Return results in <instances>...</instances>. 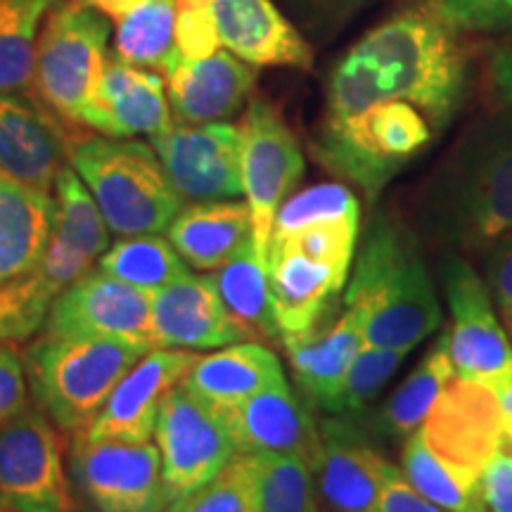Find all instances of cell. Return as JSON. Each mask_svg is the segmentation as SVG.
<instances>
[{"label":"cell","mask_w":512,"mask_h":512,"mask_svg":"<svg viewBox=\"0 0 512 512\" xmlns=\"http://www.w3.org/2000/svg\"><path fill=\"white\" fill-rule=\"evenodd\" d=\"M470 46L437 0H408L366 31L332 64L323 121L380 105L411 102L444 131L472 86Z\"/></svg>","instance_id":"1"},{"label":"cell","mask_w":512,"mask_h":512,"mask_svg":"<svg viewBox=\"0 0 512 512\" xmlns=\"http://www.w3.org/2000/svg\"><path fill=\"white\" fill-rule=\"evenodd\" d=\"M432 238L456 252H489L512 230V112L460 136L425 195Z\"/></svg>","instance_id":"2"},{"label":"cell","mask_w":512,"mask_h":512,"mask_svg":"<svg viewBox=\"0 0 512 512\" xmlns=\"http://www.w3.org/2000/svg\"><path fill=\"white\" fill-rule=\"evenodd\" d=\"M344 309L361 320L363 342L413 351L444 323L432 275L415 235L387 216L370 223Z\"/></svg>","instance_id":"3"},{"label":"cell","mask_w":512,"mask_h":512,"mask_svg":"<svg viewBox=\"0 0 512 512\" xmlns=\"http://www.w3.org/2000/svg\"><path fill=\"white\" fill-rule=\"evenodd\" d=\"M22 354L38 408L62 434H79L147 351L117 339L43 335Z\"/></svg>","instance_id":"4"},{"label":"cell","mask_w":512,"mask_h":512,"mask_svg":"<svg viewBox=\"0 0 512 512\" xmlns=\"http://www.w3.org/2000/svg\"><path fill=\"white\" fill-rule=\"evenodd\" d=\"M69 162L121 238L169 228L183 209L155 147L131 138L88 136L76 140Z\"/></svg>","instance_id":"5"},{"label":"cell","mask_w":512,"mask_h":512,"mask_svg":"<svg viewBox=\"0 0 512 512\" xmlns=\"http://www.w3.org/2000/svg\"><path fill=\"white\" fill-rule=\"evenodd\" d=\"M439 133L432 119L411 102H380L356 117L320 121L313 155L325 169L375 200Z\"/></svg>","instance_id":"6"},{"label":"cell","mask_w":512,"mask_h":512,"mask_svg":"<svg viewBox=\"0 0 512 512\" xmlns=\"http://www.w3.org/2000/svg\"><path fill=\"white\" fill-rule=\"evenodd\" d=\"M110 17L76 0L50 12L38 36L34 91L50 112L81 124L107 67Z\"/></svg>","instance_id":"7"},{"label":"cell","mask_w":512,"mask_h":512,"mask_svg":"<svg viewBox=\"0 0 512 512\" xmlns=\"http://www.w3.org/2000/svg\"><path fill=\"white\" fill-rule=\"evenodd\" d=\"M439 278L451 311V330L444 332V342L456 373L498 392L512 380V344L496 316L484 275L460 254H446L439 261Z\"/></svg>","instance_id":"8"},{"label":"cell","mask_w":512,"mask_h":512,"mask_svg":"<svg viewBox=\"0 0 512 512\" xmlns=\"http://www.w3.org/2000/svg\"><path fill=\"white\" fill-rule=\"evenodd\" d=\"M155 439L162 456L166 503L174 505L221 475L238 448L219 413L192 396L183 384L164 396Z\"/></svg>","instance_id":"9"},{"label":"cell","mask_w":512,"mask_h":512,"mask_svg":"<svg viewBox=\"0 0 512 512\" xmlns=\"http://www.w3.org/2000/svg\"><path fill=\"white\" fill-rule=\"evenodd\" d=\"M242 133V188L252 211L254 247L268 261L273 221L283 202L304 178V155L271 102L254 98L240 121Z\"/></svg>","instance_id":"10"},{"label":"cell","mask_w":512,"mask_h":512,"mask_svg":"<svg viewBox=\"0 0 512 512\" xmlns=\"http://www.w3.org/2000/svg\"><path fill=\"white\" fill-rule=\"evenodd\" d=\"M72 479L93 512H166L162 456L150 441L72 439Z\"/></svg>","instance_id":"11"},{"label":"cell","mask_w":512,"mask_h":512,"mask_svg":"<svg viewBox=\"0 0 512 512\" xmlns=\"http://www.w3.org/2000/svg\"><path fill=\"white\" fill-rule=\"evenodd\" d=\"M0 508L72 512L60 434L41 408H27L0 427Z\"/></svg>","instance_id":"12"},{"label":"cell","mask_w":512,"mask_h":512,"mask_svg":"<svg viewBox=\"0 0 512 512\" xmlns=\"http://www.w3.org/2000/svg\"><path fill=\"white\" fill-rule=\"evenodd\" d=\"M150 145L183 202H219L245 195L240 126L228 121H181L150 138Z\"/></svg>","instance_id":"13"},{"label":"cell","mask_w":512,"mask_h":512,"mask_svg":"<svg viewBox=\"0 0 512 512\" xmlns=\"http://www.w3.org/2000/svg\"><path fill=\"white\" fill-rule=\"evenodd\" d=\"M152 294L105 271H88L55 299L46 335L117 339L145 351L152 344Z\"/></svg>","instance_id":"14"},{"label":"cell","mask_w":512,"mask_h":512,"mask_svg":"<svg viewBox=\"0 0 512 512\" xmlns=\"http://www.w3.org/2000/svg\"><path fill=\"white\" fill-rule=\"evenodd\" d=\"M503 418L494 387L456 373L439 394L420 432L446 465L482 482L486 465L496 453Z\"/></svg>","instance_id":"15"},{"label":"cell","mask_w":512,"mask_h":512,"mask_svg":"<svg viewBox=\"0 0 512 512\" xmlns=\"http://www.w3.org/2000/svg\"><path fill=\"white\" fill-rule=\"evenodd\" d=\"M313 475L318 496L335 512H377L389 463L361 420L335 415L320 422Z\"/></svg>","instance_id":"16"},{"label":"cell","mask_w":512,"mask_h":512,"mask_svg":"<svg viewBox=\"0 0 512 512\" xmlns=\"http://www.w3.org/2000/svg\"><path fill=\"white\" fill-rule=\"evenodd\" d=\"M200 356L178 349H152L140 358L114 387L98 418L91 422L88 439H119L145 444L155 434L164 396L178 387Z\"/></svg>","instance_id":"17"},{"label":"cell","mask_w":512,"mask_h":512,"mask_svg":"<svg viewBox=\"0 0 512 512\" xmlns=\"http://www.w3.org/2000/svg\"><path fill=\"white\" fill-rule=\"evenodd\" d=\"M69 145L60 117L27 93H0V171L38 192L55 190Z\"/></svg>","instance_id":"18"},{"label":"cell","mask_w":512,"mask_h":512,"mask_svg":"<svg viewBox=\"0 0 512 512\" xmlns=\"http://www.w3.org/2000/svg\"><path fill=\"white\" fill-rule=\"evenodd\" d=\"M155 349H214L247 342V332L223 304L214 275H183L152 294Z\"/></svg>","instance_id":"19"},{"label":"cell","mask_w":512,"mask_h":512,"mask_svg":"<svg viewBox=\"0 0 512 512\" xmlns=\"http://www.w3.org/2000/svg\"><path fill=\"white\" fill-rule=\"evenodd\" d=\"M171 112L183 124H211L235 117L254 91V69L230 50L185 60L176 50L166 57Z\"/></svg>","instance_id":"20"},{"label":"cell","mask_w":512,"mask_h":512,"mask_svg":"<svg viewBox=\"0 0 512 512\" xmlns=\"http://www.w3.org/2000/svg\"><path fill=\"white\" fill-rule=\"evenodd\" d=\"M171 114L162 76L112 57L81 124L110 138H155L174 126Z\"/></svg>","instance_id":"21"},{"label":"cell","mask_w":512,"mask_h":512,"mask_svg":"<svg viewBox=\"0 0 512 512\" xmlns=\"http://www.w3.org/2000/svg\"><path fill=\"white\" fill-rule=\"evenodd\" d=\"M219 418L228 427L238 456L297 453L309 458L311 465L316 460L320 432L285 377L240 406L219 411Z\"/></svg>","instance_id":"22"},{"label":"cell","mask_w":512,"mask_h":512,"mask_svg":"<svg viewBox=\"0 0 512 512\" xmlns=\"http://www.w3.org/2000/svg\"><path fill=\"white\" fill-rule=\"evenodd\" d=\"M223 48L252 67L311 69L313 50L273 0H214Z\"/></svg>","instance_id":"23"},{"label":"cell","mask_w":512,"mask_h":512,"mask_svg":"<svg viewBox=\"0 0 512 512\" xmlns=\"http://www.w3.org/2000/svg\"><path fill=\"white\" fill-rule=\"evenodd\" d=\"M268 275L280 342L316 330L349 278L339 268L299 252L268 254Z\"/></svg>","instance_id":"24"},{"label":"cell","mask_w":512,"mask_h":512,"mask_svg":"<svg viewBox=\"0 0 512 512\" xmlns=\"http://www.w3.org/2000/svg\"><path fill=\"white\" fill-rule=\"evenodd\" d=\"M283 344L299 389L313 406L328 411L351 363L366 342H363L361 320L351 309H344L342 316L328 328L318 325L306 335L283 339Z\"/></svg>","instance_id":"25"},{"label":"cell","mask_w":512,"mask_h":512,"mask_svg":"<svg viewBox=\"0 0 512 512\" xmlns=\"http://www.w3.org/2000/svg\"><path fill=\"white\" fill-rule=\"evenodd\" d=\"M283 377L275 351L264 342L247 339L200 358L181 384L219 413L240 406L249 396L264 392Z\"/></svg>","instance_id":"26"},{"label":"cell","mask_w":512,"mask_h":512,"mask_svg":"<svg viewBox=\"0 0 512 512\" xmlns=\"http://www.w3.org/2000/svg\"><path fill=\"white\" fill-rule=\"evenodd\" d=\"M169 242L197 271L223 268L252 235V211L247 202H192L169 223Z\"/></svg>","instance_id":"27"},{"label":"cell","mask_w":512,"mask_h":512,"mask_svg":"<svg viewBox=\"0 0 512 512\" xmlns=\"http://www.w3.org/2000/svg\"><path fill=\"white\" fill-rule=\"evenodd\" d=\"M55 226V200L12 181L0 183V285L38 266Z\"/></svg>","instance_id":"28"},{"label":"cell","mask_w":512,"mask_h":512,"mask_svg":"<svg viewBox=\"0 0 512 512\" xmlns=\"http://www.w3.org/2000/svg\"><path fill=\"white\" fill-rule=\"evenodd\" d=\"M453 375H456V366L448 356L444 335H441L434 349L427 351V356L418 363V368L401 382L399 389H394L380 411L370 415L363 425L373 437L406 441L420 430Z\"/></svg>","instance_id":"29"},{"label":"cell","mask_w":512,"mask_h":512,"mask_svg":"<svg viewBox=\"0 0 512 512\" xmlns=\"http://www.w3.org/2000/svg\"><path fill=\"white\" fill-rule=\"evenodd\" d=\"M214 278L223 304H226L230 316L238 320L240 328L247 332L249 339L275 342L280 337L273 316L268 261L261 259V254L256 252L254 240L247 242Z\"/></svg>","instance_id":"30"},{"label":"cell","mask_w":512,"mask_h":512,"mask_svg":"<svg viewBox=\"0 0 512 512\" xmlns=\"http://www.w3.org/2000/svg\"><path fill=\"white\" fill-rule=\"evenodd\" d=\"M60 3L0 0V93H27L34 86L38 36Z\"/></svg>","instance_id":"31"},{"label":"cell","mask_w":512,"mask_h":512,"mask_svg":"<svg viewBox=\"0 0 512 512\" xmlns=\"http://www.w3.org/2000/svg\"><path fill=\"white\" fill-rule=\"evenodd\" d=\"M401 472L427 501L448 512H489L484 498V484L465 477L463 472L446 465L422 439L418 430L403 441Z\"/></svg>","instance_id":"32"},{"label":"cell","mask_w":512,"mask_h":512,"mask_svg":"<svg viewBox=\"0 0 512 512\" xmlns=\"http://www.w3.org/2000/svg\"><path fill=\"white\" fill-rule=\"evenodd\" d=\"M256 512H318V486L309 458L297 453H256Z\"/></svg>","instance_id":"33"},{"label":"cell","mask_w":512,"mask_h":512,"mask_svg":"<svg viewBox=\"0 0 512 512\" xmlns=\"http://www.w3.org/2000/svg\"><path fill=\"white\" fill-rule=\"evenodd\" d=\"M100 271L138 290L155 294L188 275V266L183 264V256L169 240L152 233L119 240L110 252L100 256Z\"/></svg>","instance_id":"34"},{"label":"cell","mask_w":512,"mask_h":512,"mask_svg":"<svg viewBox=\"0 0 512 512\" xmlns=\"http://www.w3.org/2000/svg\"><path fill=\"white\" fill-rule=\"evenodd\" d=\"M55 200V226L53 233L60 235L69 245L88 254L93 261H98L107 252L110 245V233H107V221L95 202V197L88 190V185L81 181L74 166H64L55 181L53 190Z\"/></svg>","instance_id":"35"},{"label":"cell","mask_w":512,"mask_h":512,"mask_svg":"<svg viewBox=\"0 0 512 512\" xmlns=\"http://www.w3.org/2000/svg\"><path fill=\"white\" fill-rule=\"evenodd\" d=\"M176 3L174 0H150L133 12L117 19V57L136 67L162 69L174 50Z\"/></svg>","instance_id":"36"},{"label":"cell","mask_w":512,"mask_h":512,"mask_svg":"<svg viewBox=\"0 0 512 512\" xmlns=\"http://www.w3.org/2000/svg\"><path fill=\"white\" fill-rule=\"evenodd\" d=\"M60 294L38 266L0 285V342H24L41 330Z\"/></svg>","instance_id":"37"},{"label":"cell","mask_w":512,"mask_h":512,"mask_svg":"<svg viewBox=\"0 0 512 512\" xmlns=\"http://www.w3.org/2000/svg\"><path fill=\"white\" fill-rule=\"evenodd\" d=\"M358 223H361V214L332 216V219L306 223V226L292 230V233L271 238L268 254L299 252L349 275L358 242Z\"/></svg>","instance_id":"38"},{"label":"cell","mask_w":512,"mask_h":512,"mask_svg":"<svg viewBox=\"0 0 512 512\" xmlns=\"http://www.w3.org/2000/svg\"><path fill=\"white\" fill-rule=\"evenodd\" d=\"M411 354L408 349H387L373 347V344H363L358 351L354 363H351L347 377H344L342 387L330 403L328 413L332 415H347L356 418L370 406V401L387 387L406 356Z\"/></svg>","instance_id":"39"},{"label":"cell","mask_w":512,"mask_h":512,"mask_svg":"<svg viewBox=\"0 0 512 512\" xmlns=\"http://www.w3.org/2000/svg\"><path fill=\"white\" fill-rule=\"evenodd\" d=\"M166 512H256L252 456H235L219 477Z\"/></svg>","instance_id":"40"},{"label":"cell","mask_w":512,"mask_h":512,"mask_svg":"<svg viewBox=\"0 0 512 512\" xmlns=\"http://www.w3.org/2000/svg\"><path fill=\"white\" fill-rule=\"evenodd\" d=\"M361 214V204L358 197L351 192L347 185L342 183H318L311 185L297 195L287 197L283 207L278 209L273 221V233L285 235L292 230L306 226V223L320 221V219H332V216H351Z\"/></svg>","instance_id":"41"},{"label":"cell","mask_w":512,"mask_h":512,"mask_svg":"<svg viewBox=\"0 0 512 512\" xmlns=\"http://www.w3.org/2000/svg\"><path fill=\"white\" fill-rule=\"evenodd\" d=\"M221 46L214 8L176 10L174 50L178 55H183L185 60H204V57L219 53Z\"/></svg>","instance_id":"42"},{"label":"cell","mask_w":512,"mask_h":512,"mask_svg":"<svg viewBox=\"0 0 512 512\" xmlns=\"http://www.w3.org/2000/svg\"><path fill=\"white\" fill-rule=\"evenodd\" d=\"M29 377L24 354L12 342H0V427L29 408Z\"/></svg>","instance_id":"43"},{"label":"cell","mask_w":512,"mask_h":512,"mask_svg":"<svg viewBox=\"0 0 512 512\" xmlns=\"http://www.w3.org/2000/svg\"><path fill=\"white\" fill-rule=\"evenodd\" d=\"M368 3L370 0H287L294 17L304 24V29L320 38L337 34Z\"/></svg>","instance_id":"44"},{"label":"cell","mask_w":512,"mask_h":512,"mask_svg":"<svg viewBox=\"0 0 512 512\" xmlns=\"http://www.w3.org/2000/svg\"><path fill=\"white\" fill-rule=\"evenodd\" d=\"M460 29L501 31L512 27V0H437Z\"/></svg>","instance_id":"45"},{"label":"cell","mask_w":512,"mask_h":512,"mask_svg":"<svg viewBox=\"0 0 512 512\" xmlns=\"http://www.w3.org/2000/svg\"><path fill=\"white\" fill-rule=\"evenodd\" d=\"M484 280L505 323H512V230L491 245L484 259Z\"/></svg>","instance_id":"46"},{"label":"cell","mask_w":512,"mask_h":512,"mask_svg":"<svg viewBox=\"0 0 512 512\" xmlns=\"http://www.w3.org/2000/svg\"><path fill=\"white\" fill-rule=\"evenodd\" d=\"M377 512H448L439 508L437 503L427 501L420 491H415L411 482L403 477L401 467H389L387 477H384L380 505Z\"/></svg>","instance_id":"47"},{"label":"cell","mask_w":512,"mask_h":512,"mask_svg":"<svg viewBox=\"0 0 512 512\" xmlns=\"http://www.w3.org/2000/svg\"><path fill=\"white\" fill-rule=\"evenodd\" d=\"M482 484L489 512H512V460L501 456L491 458L482 475Z\"/></svg>","instance_id":"48"},{"label":"cell","mask_w":512,"mask_h":512,"mask_svg":"<svg viewBox=\"0 0 512 512\" xmlns=\"http://www.w3.org/2000/svg\"><path fill=\"white\" fill-rule=\"evenodd\" d=\"M491 76H494V83L503 100L512 105V38L505 41L491 57Z\"/></svg>","instance_id":"49"},{"label":"cell","mask_w":512,"mask_h":512,"mask_svg":"<svg viewBox=\"0 0 512 512\" xmlns=\"http://www.w3.org/2000/svg\"><path fill=\"white\" fill-rule=\"evenodd\" d=\"M76 3L100 10L102 15H107L110 19H121L128 12L140 8V5L150 3V0H76Z\"/></svg>","instance_id":"50"},{"label":"cell","mask_w":512,"mask_h":512,"mask_svg":"<svg viewBox=\"0 0 512 512\" xmlns=\"http://www.w3.org/2000/svg\"><path fill=\"white\" fill-rule=\"evenodd\" d=\"M494 456L512 460V415H505L501 422V430H498V437H496Z\"/></svg>","instance_id":"51"},{"label":"cell","mask_w":512,"mask_h":512,"mask_svg":"<svg viewBox=\"0 0 512 512\" xmlns=\"http://www.w3.org/2000/svg\"><path fill=\"white\" fill-rule=\"evenodd\" d=\"M498 399H501L503 413L512 415V380H508L501 389H498Z\"/></svg>","instance_id":"52"},{"label":"cell","mask_w":512,"mask_h":512,"mask_svg":"<svg viewBox=\"0 0 512 512\" xmlns=\"http://www.w3.org/2000/svg\"><path fill=\"white\" fill-rule=\"evenodd\" d=\"M176 3V10H197V8H211L214 5V0H174Z\"/></svg>","instance_id":"53"},{"label":"cell","mask_w":512,"mask_h":512,"mask_svg":"<svg viewBox=\"0 0 512 512\" xmlns=\"http://www.w3.org/2000/svg\"><path fill=\"white\" fill-rule=\"evenodd\" d=\"M0 183H3V171H0Z\"/></svg>","instance_id":"54"},{"label":"cell","mask_w":512,"mask_h":512,"mask_svg":"<svg viewBox=\"0 0 512 512\" xmlns=\"http://www.w3.org/2000/svg\"><path fill=\"white\" fill-rule=\"evenodd\" d=\"M0 512H10V510H3V508H0Z\"/></svg>","instance_id":"55"},{"label":"cell","mask_w":512,"mask_h":512,"mask_svg":"<svg viewBox=\"0 0 512 512\" xmlns=\"http://www.w3.org/2000/svg\"><path fill=\"white\" fill-rule=\"evenodd\" d=\"M510 332H512V323H510Z\"/></svg>","instance_id":"56"}]
</instances>
